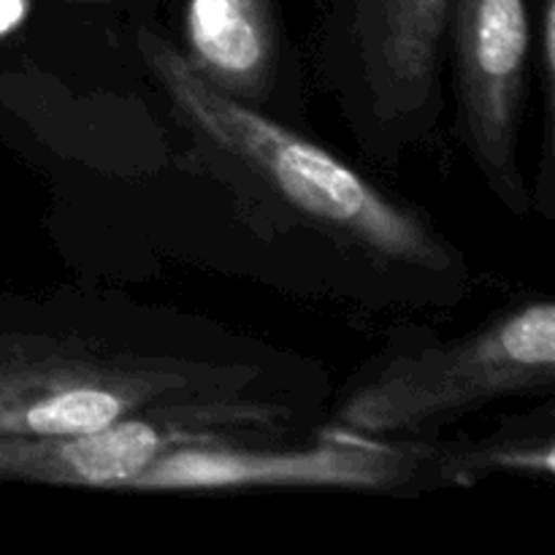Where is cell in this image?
I'll list each match as a JSON object with an SVG mask.
<instances>
[{
	"instance_id": "cell-1",
	"label": "cell",
	"mask_w": 555,
	"mask_h": 555,
	"mask_svg": "<svg viewBox=\"0 0 555 555\" xmlns=\"http://www.w3.org/2000/svg\"><path fill=\"white\" fill-rule=\"evenodd\" d=\"M314 393L298 358L130 298L57 293L0 323V437L220 417L282 439Z\"/></svg>"
},
{
	"instance_id": "cell-2",
	"label": "cell",
	"mask_w": 555,
	"mask_h": 555,
	"mask_svg": "<svg viewBox=\"0 0 555 555\" xmlns=\"http://www.w3.org/2000/svg\"><path fill=\"white\" fill-rule=\"evenodd\" d=\"M139 52L206 155L276 220L374 269L434 280L466 274L459 249L421 211L385 195L345 160L260 108L217 90L168 38L144 27Z\"/></svg>"
},
{
	"instance_id": "cell-3",
	"label": "cell",
	"mask_w": 555,
	"mask_h": 555,
	"mask_svg": "<svg viewBox=\"0 0 555 555\" xmlns=\"http://www.w3.org/2000/svg\"><path fill=\"white\" fill-rule=\"evenodd\" d=\"M553 383L555 307L537 298L459 339L423 341L377 361L347 390L336 421L366 437H426L464 412Z\"/></svg>"
},
{
	"instance_id": "cell-4",
	"label": "cell",
	"mask_w": 555,
	"mask_h": 555,
	"mask_svg": "<svg viewBox=\"0 0 555 555\" xmlns=\"http://www.w3.org/2000/svg\"><path fill=\"white\" fill-rule=\"evenodd\" d=\"M434 486V442L423 437H366L331 428L312 444L217 442L184 444L157 455L130 477L125 493L249 491V488H328L406 491Z\"/></svg>"
},
{
	"instance_id": "cell-5",
	"label": "cell",
	"mask_w": 555,
	"mask_h": 555,
	"mask_svg": "<svg viewBox=\"0 0 555 555\" xmlns=\"http://www.w3.org/2000/svg\"><path fill=\"white\" fill-rule=\"evenodd\" d=\"M455 74L461 130L482 179L515 215L531 206L518 160L520 108L529 79V0H455Z\"/></svg>"
},
{
	"instance_id": "cell-6",
	"label": "cell",
	"mask_w": 555,
	"mask_h": 555,
	"mask_svg": "<svg viewBox=\"0 0 555 555\" xmlns=\"http://www.w3.org/2000/svg\"><path fill=\"white\" fill-rule=\"evenodd\" d=\"M263 439L280 437L220 417H130L87 434L0 437V482L119 491L173 448Z\"/></svg>"
},
{
	"instance_id": "cell-7",
	"label": "cell",
	"mask_w": 555,
	"mask_h": 555,
	"mask_svg": "<svg viewBox=\"0 0 555 555\" xmlns=\"http://www.w3.org/2000/svg\"><path fill=\"white\" fill-rule=\"evenodd\" d=\"M455 0H356L350 79L358 106L379 128L431 122L442 36Z\"/></svg>"
},
{
	"instance_id": "cell-8",
	"label": "cell",
	"mask_w": 555,
	"mask_h": 555,
	"mask_svg": "<svg viewBox=\"0 0 555 555\" xmlns=\"http://www.w3.org/2000/svg\"><path fill=\"white\" fill-rule=\"evenodd\" d=\"M184 38V57L209 85L247 106L263 101L276 74L269 0H188Z\"/></svg>"
},
{
	"instance_id": "cell-9",
	"label": "cell",
	"mask_w": 555,
	"mask_h": 555,
	"mask_svg": "<svg viewBox=\"0 0 555 555\" xmlns=\"http://www.w3.org/2000/svg\"><path fill=\"white\" fill-rule=\"evenodd\" d=\"M496 472L553 477L555 439L551 426L542 431L537 426H515L480 442H434V486H469Z\"/></svg>"
},
{
	"instance_id": "cell-10",
	"label": "cell",
	"mask_w": 555,
	"mask_h": 555,
	"mask_svg": "<svg viewBox=\"0 0 555 555\" xmlns=\"http://www.w3.org/2000/svg\"><path fill=\"white\" fill-rule=\"evenodd\" d=\"M25 14V0H0V33L14 27Z\"/></svg>"
}]
</instances>
